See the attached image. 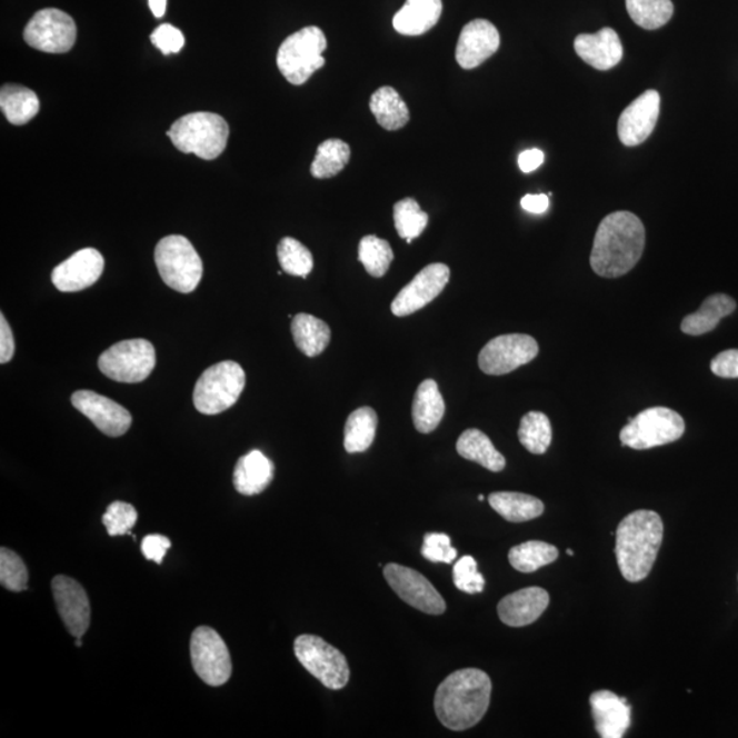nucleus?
I'll use <instances>...</instances> for the list:
<instances>
[{
	"label": "nucleus",
	"instance_id": "obj_25",
	"mask_svg": "<svg viewBox=\"0 0 738 738\" xmlns=\"http://www.w3.org/2000/svg\"><path fill=\"white\" fill-rule=\"evenodd\" d=\"M442 10V0H407L392 18V27L403 36L425 34L437 26Z\"/></svg>",
	"mask_w": 738,
	"mask_h": 738
},
{
	"label": "nucleus",
	"instance_id": "obj_36",
	"mask_svg": "<svg viewBox=\"0 0 738 738\" xmlns=\"http://www.w3.org/2000/svg\"><path fill=\"white\" fill-rule=\"evenodd\" d=\"M519 439L529 453L545 455L552 439L550 419L541 412L527 413L520 422Z\"/></svg>",
	"mask_w": 738,
	"mask_h": 738
},
{
	"label": "nucleus",
	"instance_id": "obj_3",
	"mask_svg": "<svg viewBox=\"0 0 738 738\" xmlns=\"http://www.w3.org/2000/svg\"><path fill=\"white\" fill-rule=\"evenodd\" d=\"M664 540V522L651 510H636L620 522L616 532V557L625 580H645L657 561Z\"/></svg>",
	"mask_w": 738,
	"mask_h": 738
},
{
	"label": "nucleus",
	"instance_id": "obj_9",
	"mask_svg": "<svg viewBox=\"0 0 738 738\" xmlns=\"http://www.w3.org/2000/svg\"><path fill=\"white\" fill-rule=\"evenodd\" d=\"M157 365L153 345L147 339H128L107 349L99 357V369L107 378L119 383H140Z\"/></svg>",
	"mask_w": 738,
	"mask_h": 738
},
{
	"label": "nucleus",
	"instance_id": "obj_44",
	"mask_svg": "<svg viewBox=\"0 0 738 738\" xmlns=\"http://www.w3.org/2000/svg\"><path fill=\"white\" fill-rule=\"evenodd\" d=\"M421 554L431 562L451 564L457 558V550L451 546V540L446 533H427Z\"/></svg>",
	"mask_w": 738,
	"mask_h": 738
},
{
	"label": "nucleus",
	"instance_id": "obj_41",
	"mask_svg": "<svg viewBox=\"0 0 738 738\" xmlns=\"http://www.w3.org/2000/svg\"><path fill=\"white\" fill-rule=\"evenodd\" d=\"M29 574L17 552L2 547L0 550V585L13 592L26 591Z\"/></svg>",
	"mask_w": 738,
	"mask_h": 738
},
{
	"label": "nucleus",
	"instance_id": "obj_42",
	"mask_svg": "<svg viewBox=\"0 0 738 738\" xmlns=\"http://www.w3.org/2000/svg\"><path fill=\"white\" fill-rule=\"evenodd\" d=\"M139 520V513L132 505L121 501L112 502L103 515V523L110 537L132 535L130 529Z\"/></svg>",
	"mask_w": 738,
	"mask_h": 738
},
{
	"label": "nucleus",
	"instance_id": "obj_1",
	"mask_svg": "<svg viewBox=\"0 0 738 738\" xmlns=\"http://www.w3.org/2000/svg\"><path fill=\"white\" fill-rule=\"evenodd\" d=\"M646 247V229L639 217L628 211L612 212L595 235L591 267L602 278L625 276L639 263Z\"/></svg>",
	"mask_w": 738,
	"mask_h": 738
},
{
	"label": "nucleus",
	"instance_id": "obj_45",
	"mask_svg": "<svg viewBox=\"0 0 738 738\" xmlns=\"http://www.w3.org/2000/svg\"><path fill=\"white\" fill-rule=\"evenodd\" d=\"M151 41L163 56H170V53H178L182 50L184 36L180 29L170 26V23H163V26L154 29Z\"/></svg>",
	"mask_w": 738,
	"mask_h": 738
},
{
	"label": "nucleus",
	"instance_id": "obj_29",
	"mask_svg": "<svg viewBox=\"0 0 738 738\" xmlns=\"http://www.w3.org/2000/svg\"><path fill=\"white\" fill-rule=\"evenodd\" d=\"M491 508L510 522H526L538 519L545 511L540 499L521 492H492L488 497Z\"/></svg>",
	"mask_w": 738,
	"mask_h": 738
},
{
	"label": "nucleus",
	"instance_id": "obj_46",
	"mask_svg": "<svg viewBox=\"0 0 738 738\" xmlns=\"http://www.w3.org/2000/svg\"><path fill=\"white\" fill-rule=\"evenodd\" d=\"M711 371L719 378L738 379V349L725 350L714 357Z\"/></svg>",
	"mask_w": 738,
	"mask_h": 738
},
{
	"label": "nucleus",
	"instance_id": "obj_13",
	"mask_svg": "<svg viewBox=\"0 0 738 738\" xmlns=\"http://www.w3.org/2000/svg\"><path fill=\"white\" fill-rule=\"evenodd\" d=\"M539 353V345L527 335H505L491 339L479 355V367L487 375H506L528 365Z\"/></svg>",
	"mask_w": 738,
	"mask_h": 738
},
{
	"label": "nucleus",
	"instance_id": "obj_2",
	"mask_svg": "<svg viewBox=\"0 0 738 738\" xmlns=\"http://www.w3.org/2000/svg\"><path fill=\"white\" fill-rule=\"evenodd\" d=\"M492 684L479 669L457 670L437 689L436 711L440 724L450 730L473 728L490 707Z\"/></svg>",
	"mask_w": 738,
	"mask_h": 738
},
{
	"label": "nucleus",
	"instance_id": "obj_8",
	"mask_svg": "<svg viewBox=\"0 0 738 738\" xmlns=\"http://www.w3.org/2000/svg\"><path fill=\"white\" fill-rule=\"evenodd\" d=\"M686 432V421L676 410L655 407L642 410L620 432L621 443L635 450H648L676 442Z\"/></svg>",
	"mask_w": 738,
	"mask_h": 738
},
{
	"label": "nucleus",
	"instance_id": "obj_24",
	"mask_svg": "<svg viewBox=\"0 0 738 738\" xmlns=\"http://www.w3.org/2000/svg\"><path fill=\"white\" fill-rule=\"evenodd\" d=\"M273 463L260 450H252L238 460L235 468L233 483L242 496H258L271 485Z\"/></svg>",
	"mask_w": 738,
	"mask_h": 738
},
{
	"label": "nucleus",
	"instance_id": "obj_50",
	"mask_svg": "<svg viewBox=\"0 0 738 738\" xmlns=\"http://www.w3.org/2000/svg\"><path fill=\"white\" fill-rule=\"evenodd\" d=\"M550 201L549 196L546 195H527L521 200V207L529 213H545L549 210Z\"/></svg>",
	"mask_w": 738,
	"mask_h": 738
},
{
	"label": "nucleus",
	"instance_id": "obj_15",
	"mask_svg": "<svg viewBox=\"0 0 738 738\" xmlns=\"http://www.w3.org/2000/svg\"><path fill=\"white\" fill-rule=\"evenodd\" d=\"M450 269L443 263H433L422 269L391 303V312L398 318L420 311L442 293L449 283Z\"/></svg>",
	"mask_w": 738,
	"mask_h": 738
},
{
	"label": "nucleus",
	"instance_id": "obj_33",
	"mask_svg": "<svg viewBox=\"0 0 738 738\" xmlns=\"http://www.w3.org/2000/svg\"><path fill=\"white\" fill-rule=\"evenodd\" d=\"M378 415L372 408L356 409L345 425V450L350 455L365 453L377 436Z\"/></svg>",
	"mask_w": 738,
	"mask_h": 738
},
{
	"label": "nucleus",
	"instance_id": "obj_22",
	"mask_svg": "<svg viewBox=\"0 0 738 738\" xmlns=\"http://www.w3.org/2000/svg\"><path fill=\"white\" fill-rule=\"evenodd\" d=\"M550 597L546 589L529 587L520 589L505 597L498 605V616L508 627L521 628L539 620L547 607Z\"/></svg>",
	"mask_w": 738,
	"mask_h": 738
},
{
	"label": "nucleus",
	"instance_id": "obj_37",
	"mask_svg": "<svg viewBox=\"0 0 738 738\" xmlns=\"http://www.w3.org/2000/svg\"><path fill=\"white\" fill-rule=\"evenodd\" d=\"M627 10L640 28L655 31L670 21L675 6L671 0H627Z\"/></svg>",
	"mask_w": 738,
	"mask_h": 738
},
{
	"label": "nucleus",
	"instance_id": "obj_26",
	"mask_svg": "<svg viewBox=\"0 0 738 738\" xmlns=\"http://www.w3.org/2000/svg\"><path fill=\"white\" fill-rule=\"evenodd\" d=\"M737 303L731 297L719 293L707 297L698 312L684 318V335L698 337L717 329L719 321L736 311Z\"/></svg>",
	"mask_w": 738,
	"mask_h": 738
},
{
	"label": "nucleus",
	"instance_id": "obj_5",
	"mask_svg": "<svg viewBox=\"0 0 738 738\" xmlns=\"http://www.w3.org/2000/svg\"><path fill=\"white\" fill-rule=\"evenodd\" d=\"M327 39L318 27L302 28L290 34L279 47L277 64L285 79L293 86H302L315 71L323 68Z\"/></svg>",
	"mask_w": 738,
	"mask_h": 738
},
{
	"label": "nucleus",
	"instance_id": "obj_52",
	"mask_svg": "<svg viewBox=\"0 0 738 738\" xmlns=\"http://www.w3.org/2000/svg\"><path fill=\"white\" fill-rule=\"evenodd\" d=\"M81 639L82 638H79V639L76 640V646L77 647H82V640Z\"/></svg>",
	"mask_w": 738,
	"mask_h": 738
},
{
	"label": "nucleus",
	"instance_id": "obj_30",
	"mask_svg": "<svg viewBox=\"0 0 738 738\" xmlns=\"http://www.w3.org/2000/svg\"><path fill=\"white\" fill-rule=\"evenodd\" d=\"M291 335L297 348L308 357L323 353L331 339L330 327L323 320L308 313L296 315L291 321Z\"/></svg>",
	"mask_w": 738,
	"mask_h": 738
},
{
	"label": "nucleus",
	"instance_id": "obj_19",
	"mask_svg": "<svg viewBox=\"0 0 738 738\" xmlns=\"http://www.w3.org/2000/svg\"><path fill=\"white\" fill-rule=\"evenodd\" d=\"M659 110L660 97L652 89L632 101L618 119V137L622 144L627 147L642 144L657 127Z\"/></svg>",
	"mask_w": 738,
	"mask_h": 738
},
{
	"label": "nucleus",
	"instance_id": "obj_18",
	"mask_svg": "<svg viewBox=\"0 0 738 738\" xmlns=\"http://www.w3.org/2000/svg\"><path fill=\"white\" fill-rule=\"evenodd\" d=\"M104 271V258L97 249L86 248L71 255L52 271V283L63 293L91 288Z\"/></svg>",
	"mask_w": 738,
	"mask_h": 738
},
{
	"label": "nucleus",
	"instance_id": "obj_12",
	"mask_svg": "<svg viewBox=\"0 0 738 738\" xmlns=\"http://www.w3.org/2000/svg\"><path fill=\"white\" fill-rule=\"evenodd\" d=\"M77 39V27L73 18L59 9L38 11L28 22L23 31V40L32 49L64 53L73 49Z\"/></svg>",
	"mask_w": 738,
	"mask_h": 738
},
{
	"label": "nucleus",
	"instance_id": "obj_14",
	"mask_svg": "<svg viewBox=\"0 0 738 738\" xmlns=\"http://www.w3.org/2000/svg\"><path fill=\"white\" fill-rule=\"evenodd\" d=\"M385 579L405 604L426 615L440 616L446 611V602L425 576L402 565L389 564L385 567Z\"/></svg>",
	"mask_w": 738,
	"mask_h": 738
},
{
	"label": "nucleus",
	"instance_id": "obj_31",
	"mask_svg": "<svg viewBox=\"0 0 738 738\" xmlns=\"http://www.w3.org/2000/svg\"><path fill=\"white\" fill-rule=\"evenodd\" d=\"M0 109L11 124H26L38 116L40 100L32 89L6 84L0 89Z\"/></svg>",
	"mask_w": 738,
	"mask_h": 738
},
{
	"label": "nucleus",
	"instance_id": "obj_28",
	"mask_svg": "<svg viewBox=\"0 0 738 738\" xmlns=\"http://www.w3.org/2000/svg\"><path fill=\"white\" fill-rule=\"evenodd\" d=\"M457 451L466 460L478 462L479 466L491 472H501L506 467L505 457L499 453L490 438L476 428H470L461 433V437L458 438Z\"/></svg>",
	"mask_w": 738,
	"mask_h": 738
},
{
	"label": "nucleus",
	"instance_id": "obj_54",
	"mask_svg": "<svg viewBox=\"0 0 738 738\" xmlns=\"http://www.w3.org/2000/svg\"><path fill=\"white\" fill-rule=\"evenodd\" d=\"M479 501H485V496H479Z\"/></svg>",
	"mask_w": 738,
	"mask_h": 738
},
{
	"label": "nucleus",
	"instance_id": "obj_32",
	"mask_svg": "<svg viewBox=\"0 0 738 738\" xmlns=\"http://www.w3.org/2000/svg\"><path fill=\"white\" fill-rule=\"evenodd\" d=\"M369 109L386 130L402 129L410 119L407 103L392 87L379 88L369 101Z\"/></svg>",
	"mask_w": 738,
	"mask_h": 738
},
{
	"label": "nucleus",
	"instance_id": "obj_39",
	"mask_svg": "<svg viewBox=\"0 0 738 738\" xmlns=\"http://www.w3.org/2000/svg\"><path fill=\"white\" fill-rule=\"evenodd\" d=\"M278 260L289 276L307 278L313 270V256L306 246L291 237L282 238L278 246Z\"/></svg>",
	"mask_w": 738,
	"mask_h": 738
},
{
	"label": "nucleus",
	"instance_id": "obj_43",
	"mask_svg": "<svg viewBox=\"0 0 738 738\" xmlns=\"http://www.w3.org/2000/svg\"><path fill=\"white\" fill-rule=\"evenodd\" d=\"M455 586L462 592H483L486 580L478 570V564L470 556L458 559L453 569Z\"/></svg>",
	"mask_w": 738,
	"mask_h": 738
},
{
	"label": "nucleus",
	"instance_id": "obj_53",
	"mask_svg": "<svg viewBox=\"0 0 738 738\" xmlns=\"http://www.w3.org/2000/svg\"><path fill=\"white\" fill-rule=\"evenodd\" d=\"M569 556H575L574 550H568Z\"/></svg>",
	"mask_w": 738,
	"mask_h": 738
},
{
	"label": "nucleus",
	"instance_id": "obj_7",
	"mask_svg": "<svg viewBox=\"0 0 738 738\" xmlns=\"http://www.w3.org/2000/svg\"><path fill=\"white\" fill-rule=\"evenodd\" d=\"M154 263L169 288L192 293L202 278V260L192 242L183 236H168L154 249Z\"/></svg>",
	"mask_w": 738,
	"mask_h": 738
},
{
	"label": "nucleus",
	"instance_id": "obj_40",
	"mask_svg": "<svg viewBox=\"0 0 738 738\" xmlns=\"http://www.w3.org/2000/svg\"><path fill=\"white\" fill-rule=\"evenodd\" d=\"M395 225L398 236L410 243L426 230L428 216L421 210L418 201L410 198L403 199L396 202Z\"/></svg>",
	"mask_w": 738,
	"mask_h": 738
},
{
	"label": "nucleus",
	"instance_id": "obj_10",
	"mask_svg": "<svg viewBox=\"0 0 738 738\" xmlns=\"http://www.w3.org/2000/svg\"><path fill=\"white\" fill-rule=\"evenodd\" d=\"M295 654L299 662L329 689L347 687L350 677L345 655L318 636L301 635L295 641Z\"/></svg>",
	"mask_w": 738,
	"mask_h": 738
},
{
	"label": "nucleus",
	"instance_id": "obj_34",
	"mask_svg": "<svg viewBox=\"0 0 738 738\" xmlns=\"http://www.w3.org/2000/svg\"><path fill=\"white\" fill-rule=\"evenodd\" d=\"M557 558V547L539 540L526 541L509 551L511 567L522 574H532V571L556 562Z\"/></svg>",
	"mask_w": 738,
	"mask_h": 738
},
{
	"label": "nucleus",
	"instance_id": "obj_23",
	"mask_svg": "<svg viewBox=\"0 0 738 738\" xmlns=\"http://www.w3.org/2000/svg\"><path fill=\"white\" fill-rule=\"evenodd\" d=\"M575 51L589 67L600 71L617 67L624 57L620 36L611 28L600 29L595 34L577 36Z\"/></svg>",
	"mask_w": 738,
	"mask_h": 738
},
{
	"label": "nucleus",
	"instance_id": "obj_48",
	"mask_svg": "<svg viewBox=\"0 0 738 738\" xmlns=\"http://www.w3.org/2000/svg\"><path fill=\"white\" fill-rule=\"evenodd\" d=\"M16 350L14 336L11 331L8 320H6L4 315L0 317V362L6 365L11 359H13Z\"/></svg>",
	"mask_w": 738,
	"mask_h": 738
},
{
	"label": "nucleus",
	"instance_id": "obj_11",
	"mask_svg": "<svg viewBox=\"0 0 738 738\" xmlns=\"http://www.w3.org/2000/svg\"><path fill=\"white\" fill-rule=\"evenodd\" d=\"M190 659L196 675L208 686L220 687L230 680L233 665L228 646L217 630L208 627L195 630L190 639Z\"/></svg>",
	"mask_w": 738,
	"mask_h": 738
},
{
	"label": "nucleus",
	"instance_id": "obj_20",
	"mask_svg": "<svg viewBox=\"0 0 738 738\" xmlns=\"http://www.w3.org/2000/svg\"><path fill=\"white\" fill-rule=\"evenodd\" d=\"M501 36L493 23L473 20L462 28L456 49V59L462 69L472 70L485 63L499 50Z\"/></svg>",
	"mask_w": 738,
	"mask_h": 738
},
{
	"label": "nucleus",
	"instance_id": "obj_35",
	"mask_svg": "<svg viewBox=\"0 0 738 738\" xmlns=\"http://www.w3.org/2000/svg\"><path fill=\"white\" fill-rule=\"evenodd\" d=\"M350 160V147L347 142L330 139L321 142L311 166V174L319 180L336 177L341 172Z\"/></svg>",
	"mask_w": 738,
	"mask_h": 738
},
{
	"label": "nucleus",
	"instance_id": "obj_16",
	"mask_svg": "<svg viewBox=\"0 0 738 738\" xmlns=\"http://www.w3.org/2000/svg\"><path fill=\"white\" fill-rule=\"evenodd\" d=\"M71 403L77 410L106 436L118 438L129 431L132 426V415L110 398L98 395L91 390H79L71 396Z\"/></svg>",
	"mask_w": 738,
	"mask_h": 738
},
{
	"label": "nucleus",
	"instance_id": "obj_27",
	"mask_svg": "<svg viewBox=\"0 0 738 738\" xmlns=\"http://www.w3.org/2000/svg\"><path fill=\"white\" fill-rule=\"evenodd\" d=\"M445 410L446 403L436 380H422L416 391L412 407L416 430L421 433L436 431L443 419Z\"/></svg>",
	"mask_w": 738,
	"mask_h": 738
},
{
	"label": "nucleus",
	"instance_id": "obj_49",
	"mask_svg": "<svg viewBox=\"0 0 738 738\" xmlns=\"http://www.w3.org/2000/svg\"><path fill=\"white\" fill-rule=\"evenodd\" d=\"M545 162L543 151L538 150V148H532V150L523 151L519 157V166L522 172H532L540 168Z\"/></svg>",
	"mask_w": 738,
	"mask_h": 738
},
{
	"label": "nucleus",
	"instance_id": "obj_17",
	"mask_svg": "<svg viewBox=\"0 0 738 738\" xmlns=\"http://www.w3.org/2000/svg\"><path fill=\"white\" fill-rule=\"evenodd\" d=\"M51 587L59 617L69 634L76 639L82 638L91 625V605L86 589L71 577L62 575L53 577Z\"/></svg>",
	"mask_w": 738,
	"mask_h": 738
},
{
	"label": "nucleus",
	"instance_id": "obj_38",
	"mask_svg": "<svg viewBox=\"0 0 738 738\" xmlns=\"http://www.w3.org/2000/svg\"><path fill=\"white\" fill-rule=\"evenodd\" d=\"M395 253L390 243L377 236H366L360 241L359 260L369 276L382 278L390 269Z\"/></svg>",
	"mask_w": 738,
	"mask_h": 738
},
{
	"label": "nucleus",
	"instance_id": "obj_21",
	"mask_svg": "<svg viewBox=\"0 0 738 738\" xmlns=\"http://www.w3.org/2000/svg\"><path fill=\"white\" fill-rule=\"evenodd\" d=\"M595 729L602 738H622L632 724L628 700L610 690H597L589 698Z\"/></svg>",
	"mask_w": 738,
	"mask_h": 738
},
{
	"label": "nucleus",
	"instance_id": "obj_51",
	"mask_svg": "<svg viewBox=\"0 0 738 738\" xmlns=\"http://www.w3.org/2000/svg\"><path fill=\"white\" fill-rule=\"evenodd\" d=\"M152 14L157 18H162L168 9V0H148Z\"/></svg>",
	"mask_w": 738,
	"mask_h": 738
},
{
	"label": "nucleus",
	"instance_id": "obj_6",
	"mask_svg": "<svg viewBox=\"0 0 738 738\" xmlns=\"http://www.w3.org/2000/svg\"><path fill=\"white\" fill-rule=\"evenodd\" d=\"M246 372L236 361H222L206 369L195 386V408L202 415H219L230 409L246 387Z\"/></svg>",
	"mask_w": 738,
	"mask_h": 738
},
{
	"label": "nucleus",
	"instance_id": "obj_47",
	"mask_svg": "<svg viewBox=\"0 0 738 738\" xmlns=\"http://www.w3.org/2000/svg\"><path fill=\"white\" fill-rule=\"evenodd\" d=\"M171 540L164 535H148V537L142 540L141 551L144 554V557L148 561L157 562L162 565L166 552L170 550Z\"/></svg>",
	"mask_w": 738,
	"mask_h": 738
},
{
	"label": "nucleus",
	"instance_id": "obj_4",
	"mask_svg": "<svg viewBox=\"0 0 738 738\" xmlns=\"http://www.w3.org/2000/svg\"><path fill=\"white\" fill-rule=\"evenodd\" d=\"M229 133L225 118L213 112H192L172 123L168 136L178 151L213 160L226 150Z\"/></svg>",
	"mask_w": 738,
	"mask_h": 738
}]
</instances>
